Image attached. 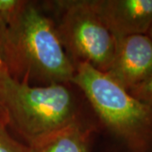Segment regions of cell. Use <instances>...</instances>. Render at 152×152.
Returning a JSON list of instances; mask_svg holds the SVG:
<instances>
[{
    "instance_id": "obj_1",
    "label": "cell",
    "mask_w": 152,
    "mask_h": 152,
    "mask_svg": "<svg viewBox=\"0 0 152 152\" xmlns=\"http://www.w3.org/2000/svg\"><path fill=\"white\" fill-rule=\"evenodd\" d=\"M2 61L11 75L30 85L72 83L75 73L52 16L31 1L7 25Z\"/></svg>"
},
{
    "instance_id": "obj_2",
    "label": "cell",
    "mask_w": 152,
    "mask_h": 152,
    "mask_svg": "<svg viewBox=\"0 0 152 152\" xmlns=\"http://www.w3.org/2000/svg\"><path fill=\"white\" fill-rule=\"evenodd\" d=\"M75 67L72 84L86 100L111 152H152L151 107L89 64Z\"/></svg>"
},
{
    "instance_id": "obj_3",
    "label": "cell",
    "mask_w": 152,
    "mask_h": 152,
    "mask_svg": "<svg viewBox=\"0 0 152 152\" xmlns=\"http://www.w3.org/2000/svg\"><path fill=\"white\" fill-rule=\"evenodd\" d=\"M81 91L72 83L32 86L0 66V104L10 123L27 145L49 134L87 120Z\"/></svg>"
},
{
    "instance_id": "obj_4",
    "label": "cell",
    "mask_w": 152,
    "mask_h": 152,
    "mask_svg": "<svg viewBox=\"0 0 152 152\" xmlns=\"http://www.w3.org/2000/svg\"><path fill=\"white\" fill-rule=\"evenodd\" d=\"M61 43L73 64H86L106 73L118 39L102 21L91 0H59L48 4Z\"/></svg>"
},
{
    "instance_id": "obj_5",
    "label": "cell",
    "mask_w": 152,
    "mask_h": 152,
    "mask_svg": "<svg viewBox=\"0 0 152 152\" xmlns=\"http://www.w3.org/2000/svg\"><path fill=\"white\" fill-rule=\"evenodd\" d=\"M104 74L128 91L141 84L152 75V39L145 34L118 39L113 59Z\"/></svg>"
},
{
    "instance_id": "obj_6",
    "label": "cell",
    "mask_w": 152,
    "mask_h": 152,
    "mask_svg": "<svg viewBox=\"0 0 152 152\" xmlns=\"http://www.w3.org/2000/svg\"><path fill=\"white\" fill-rule=\"evenodd\" d=\"M93 8L117 39L147 35L152 26V0H91Z\"/></svg>"
},
{
    "instance_id": "obj_7",
    "label": "cell",
    "mask_w": 152,
    "mask_h": 152,
    "mask_svg": "<svg viewBox=\"0 0 152 152\" xmlns=\"http://www.w3.org/2000/svg\"><path fill=\"white\" fill-rule=\"evenodd\" d=\"M96 121L84 120L64 127L28 145L31 152H91Z\"/></svg>"
},
{
    "instance_id": "obj_8",
    "label": "cell",
    "mask_w": 152,
    "mask_h": 152,
    "mask_svg": "<svg viewBox=\"0 0 152 152\" xmlns=\"http://www.w3.org/2000/svg\"><path fill=\"white\" fill-rule=\"evenodd\" d=\"M137 100L152 107V75L147 80L129 91Z\"/></svg>"
},
{
    "instance_id": "obj_9",
    "label": "cell",
    "mask_w": 152,
    "mask_h": 152,
    "mask_svg": "<svg viewBox=\"0 0 152 152\" xmlns=\"http://www.w3.org/2000/svg\"><path fill=\"white\" fill-rule=\"evenodd\" d=\"M0 152H31L30 147L12 139L0 128Z\"/></svg>"
},
{
    "instance_id": "obj_10",
    "label": "cell",
    "mask_w": 152,
    "mask_h": 152,
    "mask_svg": "<svg viewBox=\"0 0 152 152\" xmlns=\"http://www.w3.org/2000/svg\"><path fill=\"white\" fill-rule=\"evenodd\" d=\"M147 35H148V37L151 38V39H152V26H151V29L149 30V31H148V33H147Z\"/></svg>"
},
{
    "instance_id": "obj_11",
    "label": "cell",
    "mask_w": 152,
    "mask_h": 152,
    "mask_svg": "<svg viewBox=\"0 0 152 152\" xmlns=\"http://www.w3.org/2000/svg\"><path fill=\"white\" fill-rule=\"evenodd\" d=\"M3 64V62H2V59H1V57H0V66Z\"/></svg>"
}]
</instances>
